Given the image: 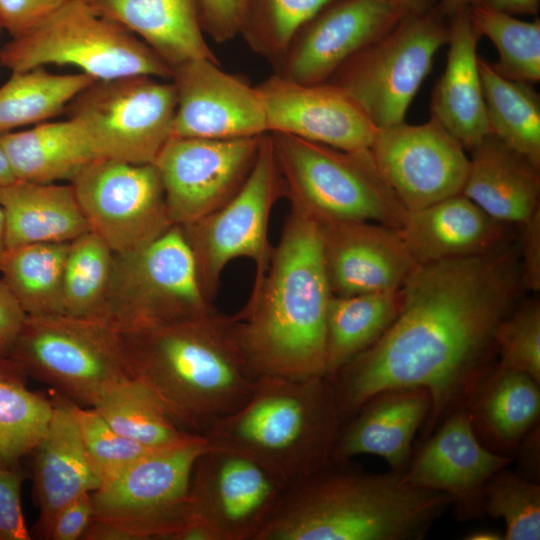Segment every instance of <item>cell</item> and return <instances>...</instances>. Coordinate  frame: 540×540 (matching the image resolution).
Wrapping results in <instances>:
<instances>
[{
	"label": "cell",
	"mask_w": 540,
	"mask_h": 540,
	"mask_svg": "<svg viewBox=\"0 0 540 540\" xmlns=\"http://www.w3.org/2000/svg\"><path fill=\"white\" fill-rule=\"evenodd\" d=\"M521 288L518 251L507 243L416 265L389 328L330 378L342 423L383 390L424 388L431 398L427 438L494 366L498 327Z\"/></svg>",
	"instance_id": "6da1fadb"
},
{
	"label": "cell",
	"mask_w": 540,
	"mask_h": 540,
	"mask_svg": "<svg viewBox=\"0 0 540 540\" xmlns=\"http://www.w3.org/2000/svg\"><path fill=\"white\" fill-rule=\"evenodd\" d=\"M331 296L317 223L290 203L262 280L233 316L240 345L258 377L326 376Z\"/></svg>",
	"instance_id": "7a4b0ae2"
},
{
	"label": "cell",
	"mask_w": 540,
	"mask_h": 540,
	"mask_svg": "<svg viewBox=\"0 0 540 540\" xmlns=\"http://www.w3.org/2000/svg\"><path fill=\"white\" fill-rule=\"evenodd\" d=\"M120 333L131 376L185 431L205 435L255 389L259 377L240 345L233 316L213 310Z\"/></svg>",
	"instance_id": "3957f363"
},
{
	"label": "cell",
	"mask_w": 540,
	"mask_h": 540,
	"mask_svg": "<svg viewBox=\"0 0 540 540\" xmlns=\"http://www.w3.org/2000/svg\"><path fill=\"white\" fill-rule=\"evenodd\" d=\"M452 503L402 472L331 461L286 487L258 540H421Z\"/></svg>",
	"instance_id": "277c9868"
},
{
	"label": "cell",
	"mask_w": 540,
	"mask_h": 540,
	"mask_svg": "<svg viewBox=\"0 0 540 540\" xmlns=\"http://www.w3.org/2000/svg\"><path fill=\"white\" fill-rule=\"evenodd\" d=\"M342 420L326 376H261L249 399L204 435L243 453L287 486L332 461Z\"/></svg>",
	"instance_id": "5b68a950"
},
{
	"label": "cell",
	"mask_w": 540,
	"mask_h": 540,
	"mask_svg": "<svg viewBox=\"0 0 540 540\" xmlns=\"http://www.w3.org/2000/svg\"><path fill=\"white\" fill-rule=\"evenodd\" d=\"M269 134L290 203L316 220L400 228L406 211L380 174L370 148L345 151L288 134Z\"/></svg>",
	"instance_id": "8992f818"
},
{
	"label": "cell",
	"mask_w": 540,
	"mask_h": 540,
	"mask_svg": "<svg viewBox=\"0 0 540 540\" xmlns=\"http://www.w3.org/2000/svg\"><path fill=\"white\" fill-rule=\"evenodd\" d=\"M213 446L204 435L155 450L94 490L84 540H173L188 521L194 464Z\"/></svg>",
	"instance_id": "52a82bcc"
},
{
	"label": "cell",
	"mask_w": 540,
	"mask_h": 540,
	"mask_svg": "<svg viewBox=\"0 0 540 540\" xmlns=\"http://www.w3.org/2000/svg\"><path fill=\"white\" fill-rule=\"evenodd\" d=\"M0 64L12 72L46 65L78 68L95 80L134 75L171 79L172 69L141 39L99 15L86 0H69L0 51Z\"/></svg>",
	"instance_id": "ba28073f"
},
{
	"label": "cell",
	"mask_w": 540,
	"mask_h": 540,
	"mask_svg": "<svg viewBox=\"0 0 540 540\" xmlns=\"http://www.w3.org/2000/svg\"><path fill=\"white\" fill-rule=\"evenodd\" d=\"M10 357L27 377L84 407L132 378L120 331L101 319L26 316Z\"/></svg>",
	"instance_id": "9c48e42d"
},
{
	"label": "cell",
	"mask_w": 540,
	"mask_h": 540,
	"mask_svg": "<svg viewBox=\"0 0 540 540\" xmlns=\"http://www.w3.org/2000/svg\"><path fill=\"white\" fill-rule=\"evenodd\" d=\"M213 310L180 226L173 225L141 248L114 253L102 320L120 332L191 319Z\"/></svg>",
	"instance_id": "30bf717a"
},
{
	"label": "cell",
	"mask_w": 540,
	"mask_h": 540,
	"mask_svg": "<svg viewBox=\"0 0 540 540\" xmlns=\"http://www.w3.org/2000/svg\"><path fill=\"white\" fill-rule=\"evenodd\" d=\"M448 40L449 20L437 7L405 15L392 31L347 60L327 82L345 91L377 129L401 123L435 54Z\"/></svg>",
	"instance_id": "8fae6325"
},
{
	"label": "cell",
	"mask_w": 540,
	"mask_h": 540,
	"mask_svg": "<svg viewBox=\"0 0 540 540\" xmlns=\"http://www.w3.org/2000/svg\"><path fill=\"white\" fill-rule=\"evenodd\" d=\"M176 105L172 82L134 75L94 81L66 110L98 159L147 164L172 138Z\"/></svg>",
	"instance_id": "7c38bea8"
},
{
	"label": "cell",
	"mask_w": 540,
	"mask_h": 540,
	"mask_svg": "<svg viewBox=\"0 0 540 540\" xmlns=\"http://www.w3.org/2000/svg\"><path fill=\"white\" fill-rule=\"evenodd\" d=\"M284 196L272 139L263 135L255 164L238 193L218 210L180 226L193 252L199 281L212 303L226 266L237 258L255 263L254 285L269 264L268 224L275 202Z\"/></svg>",
	"instance_id": "4fadbf2b"
},
{
	"label": "cell",
	"mask_w": 540,
	"mask_h": 540,
	"mask_svg": "<svg viewBox=\"0 0 540 540\" xmlns=\"http://www.w3.org/2000/svg\"><path fill=\"white\" fill-rule=\"evenodd\" d=\"M286 487L249 456L213 444L193 467L187 523L208 540H258Z\"/></svg>",
	"instance_id": "5bb4252c"
},
{
	"label": "cell",
	"mask_w": 540,
	"mask_h": 540,
	"mask_svg": "<svg viewBox=\"0 0 540 540\" xmlns=\"http://www.w3.org/2000/svg\"><path fill=\"white\" fill-rule=\"evenodd\" d=\"M69 183L90 231L114 253L141 248L173 226L153 163L96 159Z\"/></svg>",
	"instance_id": "9a60e30c"
},
{
	"label": "cell",
	"mask_w": 540,
	"mask_h": 540,
	"mask_svg": "<svg viewBox=\"0 0 540 540\" xmlns=\"http://www.w3.org/2000/svg\"><path fill=\"white\" fill-rule=\"evenodd\" d=\"M262 137L171 138L153 164L172 224H190L230 201L246 182Z\"/></svg>",
	"instance_id": "2e32d148"
},
{
	"label": "cell",
	"mask_w": 540,
	"mask_h": 540,
	"mask_svg": "<svg viewBox=\"0 0 540 540\" xmlns=\"http://www.w3.org/2000/svg\"><path fill=\"white\" fill-rule=\"evenodd\" d=\"M373 160L406 212L462 193L469 157L462 144L438 121H405L377 129Z\"/></svg>",
	"instance_id": "e0dca14e"
},
{
	"label": "cell",
	"mask_w": 540,
	"mask_h": 540,
	"mask_svg": "<svg viewBox=\"0 0 540 540\" xmlns=\"http://www.w3.org/2000/svg\"><path fill=\"white\" fill-rule=\"evenodd\" d=\"M405 14L388 0H334L297 33L279 75L303 84L327 82L351 57L377 42Z\"/></svg>",
	"instance_id": "ac0fdd59"
},
{
	"label": "cell",
	"mask_w": 540,
	"mask_h": 540,
	"mask_svg": "<svg viewBox=\"0 0 540 540\" xmlns=\"http://www.w3.org/2000/svg\"><path fill=\"white\" fill-rule=\"evenodd\" d=\"M177 105L172 138L232 139L267 131L256 87L223 71L219 62L194 59L172 69Z\"/></svg>",
	"instance_id": "d6986e66"
},
{
	"label": "cell",
	"mask_w": 540,
	"mask_h": 540,
	"mask_svg": "<svg viewBox=\"0 0 540 540\" xmlns=\"http://www.w3.org/2000/svg\"><path fill=\"white\" fill-rule=\"evenodd\" d=\"M424 440L402 472L404 480L448 494L455 517L461 521L482 517L486 483L513 457L495 453L480 442L464 407L451 413Z\"/></svg>",
	"instance_id": "ffe728a7"
},
{
	"label": "cell",
	"mask_w": 540,
	"mask_h": 540,
	"mask_svg": "<svg viewBox=\"0 0 540 540\" xmlns=\"http://www.w3.org/2000/svg\"><path fill=\"white\" fill-rule=\"evenodd\" d=\"M268 133H282L345 151L369 149L377 128L340 87L274 75L255 86Z\"/></svg>",
	"instance_id": "44dd1931"
},
{
	"label": "cell",
	"mask_w": 540,
	"mask_h": 540,
	"mask_svg": "<svg viewBox=\"0 0 540 540\" xmlns=\"http://www.w3.org/2000/svg\"><path fill=\"white\" fill-rule=\"evenodd\" d=\"M315 221L333 296L399 290L416 267L394 228L367 221Z\"/></svg>",
	"instance_id": "7402d4cb"
},
{
	"label": "cell",
	"mask_w": 540,
	"mask_h": 540,
	"mask_svg": "<svg viewBox=\"0 0 540 540\" xmlns=\"http://www.w3.org/2000/svg\"><path fill=\"white\" fill-rule=\"evenodd\" d=\"M51 401L48 426L32 452L33 494L39 508L34 528L45 539L64 506L101 484L87 457L73 402L57 392Z\"/></svg>",
	"instance_id": "603a6c76"
},
{
	"label": "cell",
	"mask_w": 540,
	"mask_h": 540,
	"mask_svg": "<svg viewBox=\"0 0 540 540\" xmlns=\"http://www.w3.org/2000/svg\"><path fill=\"white\" fill-rule=\"evenodd\" d=\"M430 408L431 398L424 388H394L375 394L342 423L332 461L371 454L385 460L391 470L403 472Z\"/></svg>",
	"instance_id": "cb8c5ba5"
},
{
	"label": "cell",
	"mask_w": 540,
	"mask_h": 540,
	"mask_svg": "<svg viewBox=\"0 0 540 540\" xmlns=\"http://www.w3.org/2000/svg\"><path fill=\"white\" fill-rule=\"evenodd\" d=\"M501 223L462 193L406 212L397 230L416 265L465 258L506 243Z\"/></svg>",
	"instance_id": "d4e9b609"
},
{
	"label": "cell",
	"mask_w": 540,
	"mask_h": 540,
	"mask_svg": "<svg viewBox=\"0 0 540 540\" xmlns=\"http://www.w3.org/2000/svg\"><path fill=\"white\" fill-rule=\"evenodd\" d=\"M448 20L449 50L445 70L431 93V118L471 151L490 135L477 55L482 36L469 8Z\"/></svg>",
	"instance_id": "484cf974"
},
{
	"label": "cell",
	"mask_w": 540,
	"mask_h": 540,
	"mask_svg": "<svg viewBox=\"0 0 540 540\" xmlns=\"http://www.w3.org/2000/svg\"><path fill=\"white\" fill-rule=\"evenodd\" d=\"M470 152L462 194L486 214L521 225L540 209V168L493 135Z\"/></svg>",
	"instance_id": "4316f807"
},
{
	"label": "cell",
	"mask_w": 540,
	"mask_h": 540,
	"mask_svg": "<svg viewBox=\"0 0 540 540\" xmlns=\"http://www.w3.org/2000/svg\"><path fill=\"white\" fill-rule=\"evenodd\" d=\"M95 11L147 44L171 69L218 61L206 43L199 0H93Z\"/></svg>",
	"instance_id": "83f0119b"
},
{
	"label": "cell",
	"mask_w": 540,
	"mask_h": 540,
	"mask_svg": "<svg viewBox=\"0 0 540 540\" xmlns=\"http://www.w3.org/2000/svg\"><path fill=\"white\" fill-rule=\"evenodd\" d=\"M539 386L531 376L496 363L480 379L464 408L485 447L507 456L517 451L539 422Z\"/></svg>",
	"instance_id": "f1b7e54d"
},
{
	"label": "cell",
	"mask_w": 540,
	"mask_h": 540,
	"mask_svg": "<svg viewBox=\"0 0 540 540\" xmlns=\"http://www.w3.org/2000/svg\"><path fill=\"white\" fill-rule=\"evenodd\" d=\"M5 244L70 243L90 231L72 185L15 180L0 186Z\"/></svg>",
	"instance_id": "f546056e"
},
{
	"label": "cell",
	"mask_w": 540,
	"mask_h": 540,
	"mask_svg": "<svg viewBox=\"0 0 540 540\" xmlns=\"http://www.w3.org/2000/svg\"><path fill=\"white\" fill-rule=\"evenodd\" d=\"M0 146L15 179L33 183L70 182L98 159L86 133L71 118L1 134Z\"/></svg>",
	"instance_id": "4dcf8cb0"
},
{
	"label": "cell",
	"mask_w": 540,
	"mask_h": 540,
	"mask_svg": "<svg viewBox=\"0 0 540 540\" xmlns=\"http://www.w3.org/2000/svg\"><path fill=\"white\" fill-rule=\"evenodd\" d=\"M401 301V289L331 296L326 317V377L332 378L383 335L396 318Z\"/></svg>",
	"instance_id": "1f68e13d"
},
{
	"label": "cell",
	"mask_w": 540,
	"mask_h": 540,
	"mask_svg": "<svg viewBox=\"0 0 540 540\" xmlns=\"http://www.w3.org/2000/svg\"><path fill=\"white\" fill-rule=\"evenodd\" d=\"M486 117L493 135L540 168V96L532 85L499 75L479 57Z\"/></svg>",
	"instance_id": "d6a6232c"
},
{
	"label": "cell",
	"mask_w": 540,
	"mask_h": 540,
	"mask_svg": "<svg viewBox=\"0 0 540 540\" xmlns=\"http://www.w3.org/2000/svg\"><path fill=\"white\" fill-rule=\"evenodd\" d=\"M69 243L7 247L1 279L27 316L64 314L63 272Z\"/></svg>",
	"instance_id": "836d02e7"
},
{
	"label": "cell",
	"mask_w": 540,
	"mask_h": 540,
	"mask_svg": "<svg viewBox=\"0 0 540 540\" xmlns=\"http://www.w3.org/2000/svg\"><path fill=\"white\" fill-rule=\"evenodd\" d=\"M96 81L84 74H54L45 67L12 72L0 86V135L47 121Z\"/></svg>",
	"instance_id": "e575fe53"
},
{
	"label": "cell",
	"mask_w": 540,
	"mask_h": 540,
	"mask_svg": "<svg viewBox=\"0 0 540 540\" xmlns=\"http://www.w3.org/2000/svg\"><path fill=\"white\" fill-rule=\"evenodd\" d=\"M92 408L115 431L148 448L172 447L200 436L180 428L151 391L133 377L107 392Z\"/></svg>",
	"instance_id": "d590c367"
},
{
	"label": "cell",
	"mask_w": 540,
	"mask_h": 540,
	"mask_svg": "<svg viewBox=\"0 0 540 540\" xmlns=\"http://www.w3.org/2000/svg\"><path fill=\"white\" fill-rule=\"evenodd\" d=\"M113 264L114 252L92 231L69 243L63 272L64 314L102 320Z\"/></svg>",
	"instance_id": "8d00e7d4"
},
{
	"label": "cell",
	"mask_w": 540,
	"mask_h": 540,
	"mask_svg": "<svg viewBox=\"0 0 540 540\" xmlns=\"http://www.w3.org/2000/svg\"><path fill=\"white\" fill-rule=\"evenodd\" d=\"M469 14L475 27L499 53L494 70L509 80L535 84L540 80V20L523 21L513 15L474 4Z\"/></svg>",
	"instance_id": "74e56055"
},
{
	"label": "cell",
	"mask_w": 540,
	"mask_h": 540,
	"mask_svg": "<svg viewBox=\"0 0 540 540\" xmlns=\"http://www.w3.org/2000/svg\"><path fill=\"white\" fill-rule=\"evenodd\" d=\"M334 0H246L239 33L279 63L301 28Z\"/></svg>",
	"instance_id": "f35d334b"
},
{
	"label": "cell",
	"mask_w": 540,
	"mask_h": 540,
	"mask_svg": "<svg viewBox=\"0 0 540 540\" xmlns=\"http://www.w3.org/2000/svg\"><path fill=\"white\" fill-rule=\"evenodd\" d=\"M52 401L30 391L24 382L0 380V468L20 465L43 437Z\"/></svg>",
	"instance_id": "ab89813d"
},
{
	"label": "cell",
	"mask_w": 540,
	"mask_h": 540,
	"mask_svg": "<svg viewBox=\"0 0 540 540\" xmlns=\"http://www.w3.org/2000/svg\"><path fill=\"white\" fill-rule=\"evenodd\" d=\"M483 513L504 521L505 540H539L540 485L503 468L484 487Z\"/></svg>",
	"instance_id": "60d3db41"
},
{
	"label": "cell",
	"mask_w": 540,
	"mask_h": 540,
	"mask_svg": "<svg viewBox=\"0 0 540 540\" xmlns=\"http://www.w3.org/2000/svg\"><path fill=\"white\" fill-rule=\"evenodd\" d=\"M73 409L87 457L101 483L114 477L143 456L158 450L121 435L92 407L84 408L73 402Z\"/></svg>",
	"instance_id": "b9f144b4"
},
{
	"label": "cell",
	"mask_w": 540,
	"mask_h": 540,
	"mask_svg": "<svg viewBox=\"0 0 540 540\" xmlns=\"http://www.w3.org/2000/svg\"><path fill=\"white\" fill-rule=\"evenodd\" d=\"M498 367L525 373L540 384V303L530 299L500 323L496 337Z\"/></svg>",
	"instance_id": "7bdbcfd3"
},
{
	"label": "cell",
	"mask_w": 540,
	"mask_h": 540,
	"mask_svg": "<svg viewBox=\"0 0 540 540\" xmlns=\"http://www.w3.org/2000/svg\"><path fill=\"white\" fill-rule=\"evenodd\" d=\"M24 473L20 465L0 468V540H29L21 505Z\"/></svg>",
	"instance_id": "ee69618b"
},
{
	"label": "cell",
	"mask_w": 540,
	"mask_h": 540,
	"mask_svg": "<svg viewBox=\"0 0 540 540\" xmlns=\"http://www.w3.org/2000/svg\"><path fill=\"white\" fill-rule=\"evenodd\" d=\"M69 0H0V25L12 38L32 30Z\"/></svg>",
	"instance_id": "f6af8a7d"
},
{
	"label": "cell",
	"mask_w": 540,
	"mask_h": 540,
	"mask_svg": "<svg viewBox=\"0 0 540 540\" xmlns=\"http://www.w3.org/2000/svg\"><path fill=\"white\" fill-rule=\"evenodd\" d=\"M201 21L215 41L225 42L240 31L246 0H199Z\"/></svg>",
	"instance_id": "bcb514c9"
},
{
	"label": "cell",
	"mask_w": 540,
	"mask_h": 540,
	"mask_svg": "<svg viewBox=\"0 0 540 540\" xmlns=\"http://www.w3.org/2000/svg\"><path fill=\"white\" fill-rule=\"evenodd\" d=\"M91 493L78 496L59 511L46 539L78 540L83 538L93 520L94 508Z\"/></svg>",
	"instance_id": "7dc6e473"
},
{
	"label": "cell",
	"mask_w": 540,
	"mask_h": 540,
	"mask_svg": "<svg viewBox=\"0 0 540 540\" xmlns=\"http://www.w3.org/2000/svg\"><path fill=\"white\" fill-rule=\"evenodd\" d=\"M519 260L524 288L540 289V209L521 225Z\"/></svg>",
	"instance_id": "c3c4849f"
},
{
	"label": "cell",
	"mask_w": 540,
	"mask_h": 540,
	"mask_svg": "<svg viewBox=\"0 0 540 540\" xmlns=\"http://www.w3.org/2000/svg\"><path fill=\"white\" fill-rule=\"evenodd\" d=\"M26 314L0 278V358L10 357Z\"/></svg>",
	"instance_id": "681fc988"
},
{
	"label": "cell",
	"mask_w": 540,
	"mask_h": 540,
	"mask_svg": "<svg viewBox=\"0 0 540 540\" xmlns=\"http://www.w3.org/2000/svg\"><path fill=\"white\" fill-rule=\"evenodd\" d=\"M474 4L484 5L513 16H535L539 12L540 0H475Z\"/></svg>",
	"instance_id": "f907efd6"
},
{
	"label": "cell",
	"mask_w": 540,
	"mask_h": 540,
	"mask_svg": "<svg viewBox=\"0 0 540 540\" xmlns=\"http://www.w3.org/2000/svg\"><path fill=\"white\" fill-rule=\"evenodd\" d=\"M405 15L426 13L436 7L438 0H388Z\"/></svg>",
	"instance_id": "816d5d0a"
},
{
	"label": "cell",
	"mask_w": 540,
	"mask_h": 540,
	"mask_svg": "<svg viewBox=\"0 0 540 540\" xmlns=\"http://www.w3.org/2000/svg\"><path fill=\"white\" fill-rule=\"evenodd\" d=\"M27 375L22 367L11 357L0 358V380L26 383Z\"/></svg>",
	"instance_id": "f5cc1de1"
},
{
	"label": "cell",
	"mask_w": 540,
	"mask_h": 540,
	"mask_svg": "<svg viewBox=\"0 0 540 540\" xmlns=\"http://www.w3.org/2000/svg\"><path fill=\"white\" fill-rule=\"evenodd\" d=\"M474 3L475 0H438L436 7L443 16L449 19Z\"/></svg>",
	"instance_id": "db71d44e"
},
{
	"label": "cell",
	"mask_w": 540,
	"mask_h": 540,
	"mask_svg": "<svg viewBox=\"0 0 540 540\" xmlns=\"http://www.w3.org/2000/svg\"><path fill=\"white\" fill-rule=\"evenodd\" d=\"M15 180L8 159L0 146V186L8 185Z\"/></svg>",
	"instance_id": "11a10c76"
},
{
	"label": "cell",
	"mask_w": 540,
	"mask_h": 540,
	"mask_svg": "<svg viewBox=\"0 0 540 540\" xmlns=\"http://www.w3.org/2000/svg\"><path fill=\"white\" fill-rule=\"evenodd\" d=\"M467 540H501L503 534L490 529H482L469 533L465 536Z\"/></svg>",
	"instance_id": "9f6ffc18"
},
{
	"label": "cell",
	"mask_w": 540,
	"mask_h": 540,
	"mask_svg": "<svg viewBox=\"0 0 540 540\" xmlns=\"http://www.w3.org/2000/svg\"><path fill=\"white\" fill-rule=\"evenodd\" d=\"M6 249L5 244V234H4V219H3V213L0 208V261L3 256V253Z\"/></svg>",
	"instance_id": "6f0895ef"
},
{
	"label": "cell",
	"mask_w": 540,
	"mask_h": 540,
	"mask_svg": "<svg viewBox=\"0 0 540 540\" xmlns=\"http://www.w3.org/2000/svg\"><path fill=\"white\" fill-rule=\"evenodd\" d=\"M87 2L91 3L93 0H86Z\"/></svg>",
	"instance_id": "680465c9"
},
{
	"label": "cell",
	"mask_w": 540,
	"mask_h": 540,
	"mask_svg": "<svg viewBox=\"0 0 540 540\" xmlns=\"http://www.w3.org/2000/svg\"><path fill=\"white\" fill-rule=\"evenodd\" d=\"M2 30H3V29H2V27H1V25H0V34H1V31H2Z\"/></svg>",
	"instance_id": "91938a15"
}]
</instances>
